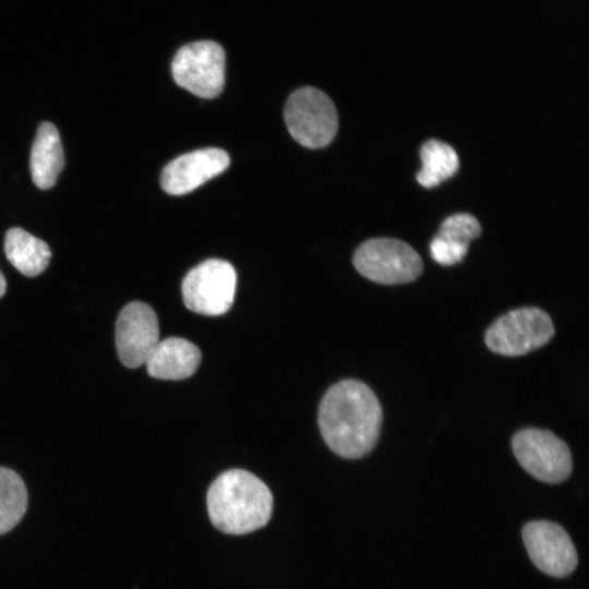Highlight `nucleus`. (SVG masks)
Wrapping results in <instances>:
<instances>
[{"label": "nucleus", "instance_id": "1", "mask_svg": "<svg viewBox=\"0 0 589 589\" xmlns=\"http://www.w3.org/2000/svg\"><path fill=\"white\" fill-rule=\"evenodd\" d=\"M382 408L374 392L357 380H344L324 395L318 426L327 446L344 458H360L375 446Z\"/></svg>", "mask_w": 589, "mask_h": 589}, {"label": "nucleus", "instance_id": "2", "mask_svg": "<svg viewBox=\"0 0 589 589\" xmlns=\"http://www.w3.org/2000/svg\"><path fill=\"white\" fill-rule=\"evenodd\" d=\"M206 503L213 525L228 534H244L265 526L273 510L267 485L242 469L218 476L207 491Z\"/></svg>", "mask_w": 589, "mask_h": 589}, {"label": "nucleus", "instance_id": "3", "mask_svg": "<svg viewBox=\"0 0 589 589\" xmlns=\"http://www.w3.org/2000/svg\"><path fill=\"white\" fill-rule=\"evenodd\" d=\"M284 116L290 135L305 147H324L336 135V108L317 88L306 86L294 91L286 103Z\"/></svg>", "mask_w": 589, "mask_h": 589}, {"label": "nucleus", "instance_id": "4", "mask_svg": "<svg viewBox=\"0 0 589 589\" xmlns=\"http://www.w3.org/2000/svg\"><path fill=\"white\" fill-rule=\"evenodd\" d=\"M353 265L365 278L384 285L412 281L423 268L417 251L393 238H375L362 243L354 252Z\"/></svg>", "mask_w": 589, "mask_h": 589}, {"label": "nucleus", "instance_id": "5", "mask_svg": "<svg viewBox=\"0 0 589 589\" xmlns=\"http://www.w3.org/2000/svg\"><path fill=\"white\" fill-rule=\"evenodd\" d=\"M554 335L550 316L539 308H521L498 317L485 333L488 348L498 354L522 356L544 346Z\"/></svg>", "mask_w": 589, "mask_h": 589}, {"label": "nucleus", "instance_id": "6", "mask_svg": "<svg viewBox=\"0 0 589 589\" xmlns=\"http://www.w3.org/2000/svg\"><path fill=\"white\" fill-rule=\"evenodd\" d=\"M226 57L223 47L212 40H199L182 46L173 57L171 72L175 82L202 97H217L225 84Z\"/></svg>", "mask_w": 589, "mask_h": 589}, {"label": "nucleus", "instance_id": "7", "mask_svg": "<svg viewBox=\"0 0 589 589\" xmlns=\"http://www.w3.org/2000/svg\"><path fill=\"white\" fill-rule=\"evenodd\" d=\"M237 274L227 261L209 259L193 267L183 278L185 306L203 315H220L232 305Z\"/></svg>", "mask_w": 589, "mask_h": 589}, {"label": "nucleus", "instance_id": "8", "mask_svg": "<svg viewBox=\"0 0 589 589\" xmlns=\"http://www.w3.org/2000/svg\"><path fill=\"white\" fill-rule=\"evenodd\" d=\"M512 447L521 467L540 481L560 483L572 472L567 444L548 430H520L514 435Z\"/></svg>", "mask_w": 589, "mask_h": 589}, {"label": "nucleus", "instance_id": "9", "mask_svg": "<svg viewBox=\"0 0 589 589\" xmlns=\"http://www.w3.org/2000/svg\"><path fill=\"white\" fill-rule=\"evenodd\" d=\"M159 342V324L154 310L146 303L133 301L119 313L116 322V347L123 365L145 364Z\"/></svg>", "mask_w": 589, "mask_h": 589}, {"label": "nucleus", "instance_id": "10", "mask_svg": "<svg viewBox=\"0 0 589 589\" xmlns=\"http://www.w3.org/2000/svg\"><path fill=\"white\" fill-rule=\"evenodd\" d=\"M522 539L533 564L543 573L564 577L577 565V552L567 534L551 521H532L522 529Z\"/></svg>", "mask_w": 589, "mask_h": 589}, {"label": "nucleus", "instance_id": "11", "mask_svg": "<svg viewBox=\"0 0 589 589\" xmlns=\"http://www.w3.org/2000/svg\"><path fill=\"white\" fill-rule=\"evenodd\" d=\"M229 164V155L220 148L193 151L177 157L164 168L160 184L168 194H187L224 172Z\"/></svg>", "mask_w": 589, "mask_h": 589}, {"label": "nucleus", "instance_id": "12", "mask_svg": "<svg viewBox=\"0 0 589 589\" xmlns=\"http://www.w3.org/2000/svg\"><path fill=\"white\" fill-rule=\"evenodd\" d=\"M201 358L200 349L189 340L168 337L156 345L145 364L149 376L176 381L191 376Z\"/></svg>", "mask_w": 589, "mask_h": 589}, {"label": "nucleus", "instance_id": "13", "mask_svg": "<svg viewBox=\"0 0 589 589\" xmlns=\"http://www.w3.org/2000/svg\"><path fill=\"white\" fill-rule=\"evenodd\" d=\"M64 167V153L58 129L51 122H43L37 128L32 145L29 169L33 182L41 190L55 185Z\"/></svg>", "mask_w": 589, "mask_h": 589}, {"label": "nucleus", "instance_id": "14", "mask_svg": "<svg viewBox=\"0 0 589 589\" xmlns=\"http://www.w3.org/2000/svg\"><path fill=\"white\" fill-rule=\"evenodd\" d=\"M4 252L9 262L28 277L43 273L51 257L50 248L45 241L19 227L7 231Z\"/></svg>", "mask_w": 589, "mask_h": 589}, {"label": "nucleus", "instance_id": "15", "mask_svg": "<svg viewBox=\"0 0 589 589\" xmlns=\"http://www.w3.org/2000/svg\"><path fill=\"white\" fill-rule=\"evenodd\" d=\"M422 168L417 173L418 182L424 188H434L456 173L459 167L455 149L444 142L430 140L420 149Z\"/></svg>", "mask_w": 589, "mask_h": 589}, {"label": "nucleus", "instance_id": "16", "mask_svg": "<svg viewBox=\"0 0 589 589\" xmlns=\"http://www.w3.org/2000/svg\"><path fill=\"white\" fill-rule=\"evenodd\" d=\"M27 507V491L21 477L0 467V534L14 528Z\"/></svg>", "mask_w": 589, "mask_h": 589}, {"label": "nucleus", "instance_id": "17", "mask_svg": "<svg viewBox=\"0 0 589 589\" xmlns=\"http://www.w3.org/2000/svg\"><path fill=\"white\" fill-rule=\"evenodd\" d=\"M481 232V226L477 218L470 214H454L447 217L441 225L436 237L469 245Z\"/></svg>", "mask_w": 589, "mask_h": 589}, {"label": "nucleus", "instance_id": "18", "mask_svg": "<svg viewBox=\"0 0 589 589\" xmlns=\"http://www.w3.org/2000/svg\"><path fill=\"white\" fill-rule=\"evenodd\" d=\"M468 247L435 236L430 243V253L436 263L450 266L460 262L466 256Z\"/></svg>", "mask_w": 589, "mask_h": 589}, {"label": "nucleus", "instance_id": "19", "mask_svg": "<svg viewBox=\"0 0 589 589\" xmlns=\"http://www.w3.org/2000/svg\"><path fill=\"white\" fill-rule=\"evenodd\" d=\"M5 289H7V283H5L3 274L0 271V298L4 294Z\"/></svg>", "mask_w": 589, "mask_h": 589}]
</instances>
